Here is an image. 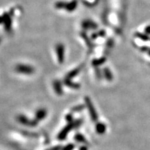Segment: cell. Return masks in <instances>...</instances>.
I'll list each match as a JSON object with an SVG mask.
<instances>
[{"mask_svg":"<svg viewBox=\"0 0 150 150\" xmlns=\"http://www.w3.org/2000/svg\"><path fill=\"white\" fill-rule=\"evenodd\" d=\"M15 70L19 74H25V75H31L35 72L34 67L31 65L27 64H18L16 66Z\"/></svg>","mask_w":150,"mask_h":150,"instance_id":"1","label":"cell"},{"mask_svg":"<svg viewBox=\"0 0 150 150\" xmlns=\"http://www.w3.org/2000/svg\"><path fill=\"white\" fill-rule=\"evenodd\" d=\"M85 103H86V106H87L90 115H91L92 120L94 122L97 121V120H98V115H97V112L96 111V109H95V106H93V103L91 102V99H90L88 97H85Z\"/></svg>","mask_w":150,"mask_h":150,"instance_id":"2","label":"cell"},{"mask_svg":"<svg viewBox=\"0 0 150 150\" xmlns=\"http://www.w3.org/2000/svg\"><path fill=\"white\" fill-rule=\"evenodd\" d=\"M56 52L57 54L58 61L60 64H63L65 61V46L63 43H58L56 45Z\"/></svg>","mask_w":150,"mask_h":150,"instance_id":"3","label":"cell"},{"mask_svg":"<svg viewBox=\"0 0 150 150\" xmlns=\"http://www.w3.org/2000/svg\"><path fill=\"white\" fill-rule=\"evenodd\" d=\"M17 120L18 121V122L22 124V125L28 127H35L38 123V122H37L35 120H30L24 115H19L17 117Z\"/></svg>","mask_w":150,"mask_h":150,"instance_id":"4","label":"cell"},{"mask_svg":"<svg viewBox=\"0 0 150 150\" xmlns=\"http://www.w3.org/2000/svg\"><path fill=\"white\" fill-rule=\"evenodd\" d=\"M73 122H70V123L67 124L66 126H65L64 128H63L61 131H60L59 135H58V139H59V140H65V138H66V137L67 136V135H68L69 133H70V131L74 129Z\"/></svg>","mask_w":150,"mask_h":150,"instance_id":"5","label":"cell"},{"mask_svg":"<svg viewBox=\"0 0 150 150\" xmlns=\"http://www.w3.org/2000/svg\"><path fill=\"white\" fill-rule=\"evenodd\" d=\"M81 26L83 29L86 30L97 29V27H98V26H97V24L95 23V22H94L93 21L90 20H84V21L82 22Z\"/></svg>","mask_w":150,"mask_h":150,"instance_id":"6","label":"cell"},{"mask_svg":"<svg viewBox=\"0 0 150 150\" xmlns=\"http://www.w3.org/2000/svg\"><path fill=\"white\" fill-rule=\"evenodd\" d=\"M47 115V111L45 108H39L36 111V112H35V120L37 122L41 121L46 117Z\"/></svg>","mask_w":150,"mask_h":150,"instance_id":"7","label":"cell"},{"mask_svg":"<svg viewBox=\"0 0 150 150\" xmlns=\"http://www.w3.org/2000/svg\"><path fill=\"white\" fill-rule=\"evenodd\" d=\"M53 88L55 93L58 95H62L63 93V86H62L61 82L59 80H56L53 82Z\"/></svg>","mask_w":150,"mask_h":150,"instance_id":"8","label":"cell"},{"mask_svg":"<svg viewBox=\"0 0 150 150\" xmlns=\"http://www.w3.org/2000/svg\"><path fill=\"white\" fill-rule=\"evenodd\" d=\"M78 6V1L77 0H72L70 2H67L66 8H65V10H66L67 12H73V11H75L77 8Z\"/></svg>","mask_w":150,"mask_h":150,"instance_id":"9","label":"cell"},{"mask_svg":"<svg viewBox=\"0 0 150 150\" xmlns=\"http://www.w3.org/2000/svg\"><path fill=\"white\" fill-rule=\"evenodd\" d=\"M81 69H82V65H80V66L76 67V68L74 69V70H71L70 72L66 75L65 79H72V78H74V76H76V75L79 74V72H81Z\"/></svg>","mask_w":150,"mask_h":150,"instance_id":"10","label":"cell"},{"mask_svg":"<svg viewBox=\"0 0 150 150\" xmlns=\"http://www.w3.org/2000/svg\"><path fill=\"white\" fill-rule=\"evenodd\" d=\"M63 83L67 87L70 88H72V89H79V88L81 87V85L79 83H74V82L72 81V80L71 79H65L64 81H63Z\"/></svg>","mask_w":150,"mask_h":150,"instance_id":"11","label":"cell"},{"mask_svg":"<svg viewBox=\"0 0 150 150\" xmlns=\"http://www.w3.org/2000/svg\"><path fill=\"white\" fill-rule=\"evenodd\" d=\"M4 23L5 24V29L6 30H11V25H12V20H11V16L8 14L6 13L4 15Z\"/></svg>","mask_w":150,"mask_h":150,"instance_id":"12","label":"cell"},{"mask_svg":"<svg viewBox=\"0 0 150 150\" xmlns=\"http://www.w3.org/2000/svg\"><path fill=\"white\" fill-rule=\"evenodd\" d=\"M103 76H104V78L108 81H111L113 79V76H112L111 71L108 67H105V68H104V70H103Z\"/></svg>","mask_w":150,"mask_h":150,"instance_id":"13","label":"cell"},{"mask_svg":"<svg viewBox=\"0 0 150 150\" xmlns=\"http://www.w3.org/2000/svg\"><path fill=\"white\" fill-rule=\"evenodd\" d=\"M106 127L104 124L102 122H99L96 125V131L99 134H104L106 131Z\"/></svg>","mask_w":150,"mask_h":150,"instance_id":"14","label":"cell"},{"mask_svg":"<svg viewBox=\"0 0 150 150\" xmlns=\"http://www.w3.org/2000/svg\"><path fill=\"white\" fill-rule=\"evenodd\" d=\"M106 58L102 57V58H100V59L93 60V62H92V64H93L94 67H98L99 66H100V65L104 64L105 62H106Z\"/></svg>","mask_w":150,"mask_h":150,"instance_id":"15","label":"cell"},{"mask_svg":"<svg viewBox=\"0 0 150 150\" xmlns=\"http://www.w3.org/2000/svg\"><path fill=\"white\" fill-rule=\"evenodd\" d=\"M67 2L65 1H59L55 3V8L57 9H65Z\"/></svg>","mask_w":150,"mask_h":150,"instance_id":"16","label":"cell"},{"mask_svg":"<svg viewBox=\"0 0 150 150\" xmlns=\"http://www.w3.org/2000/svg\"><path fill=\"white\" fill-rule=\"evenodd\" d=\"M74 140L78 142H84V143H86V138L84 137L83 135H82L81 134H76V135H75Z\"/></svg>","mask_w":150,"mask_h":150,"instance_id":"17","label":"cell"},{"mask_svg":"<svg viewBox=\"0 0 150 150\" xmlns=\"http://www.w3.org/2000/svg\"><path fill=\"white\" fill-rule=\"evenodd\" d=\"M105 34H106L105 31H104V30H102V31H99L98 33H95V34L92 35V38H93V40H95V39H96L98 36L103 37V36H104Z\"/></svg>","mask_w":150,"mask_h":150,"instance_id":"18","label":"cell"},{"mask_svg":"<svg viewBox=\"0 0 150 150\" xmlns=\"http://www.w3.org/2000/svg\"><path fill=\"white\" fill-rule=\"evenodd\" d=\"M85 108V106L83 105H79V106H76L72 108V110L73 112H80L82 110Z\"/></svg>","mask_w":150,"mask_h":150,"instance_id":"19","label":"cell"},{"mask_svg":"<svg viewBox=\"0 0 150 150\" xmlns=\"http://www.w3.org/2000/svg\"><path fill=\"white\" fill-rule=\"evenodd\" d=\"M95 75H96V77L98 79H102L103 76V72H101L100 69L99 67H96L95 69Z\"/></svg>","mask_w":150,"mask_h":150,"instance_id":"20","label":"cell"},{"mask_svg":"<svg viewBox=\"0 0 150 150\" xmlns=\"http://www.w3.org/2000/svg\"><path fill=\"white\" fill-rule=\"evenodd\" d=\"M82 123H83V121H82V120H81V119L76 120L73 122V125H74V129L79 128L81 125H82Z\"/></svg>","mask_w":150,"mask_h":150,"instance_id":"21","label":"cell"},{"mask_svg":"<svg viewBox=\"0 0 150 150\" xmlns=\"http://www.w3.org/2000/svg\"><path fill=\"white\" fill-rule=\"evenodd\" d=\"M75 147V145L74 144H72V143H70L68 144V145H65V147H63L62 148L61 150H73L74 149Z\"/></svg>","mask_w":150,"mask_h":150,"instance_id":"22","label":"cell"},{"mask_svg":"<svg viewBox=\"0 0 150 150\" xmlns=\"http://www.w3.org/2000/svg\"><path fill=\"white\" fill-rule=\"evenodd\" d=\"M82 36H83V39H84V40H86V44H87L88 47H89L90 48L92 47H93V44H92L91 41L89 39H88V38H87V36H86V35L85 34L82 35Z\"/></svg>","mask_w":150,"mask_h":150,"instance_id":"23","label":"cell"},{"mask_svg":"<svg viewBox=\"0 0 150 150\" xmlns=\"http://www.w3.org/2000/svg\"><path fill=\"white\" fill-rule=\"evenodd\" d=\"M65 120H66L67 122L68 123L70 122H73V117H72V114H68L65 116Z\"/></svg>","mask_w":150,"mask_h":150,"instance_id":"24","label":"cell"},{"mask_svg":"<svg viewBox=\"0 0 150 150\" xmlns=\"http://www.w3.org/2000/svg\"><path fill=\"white\" fill-rule=\"evenodd\" d=\"M61 149H62L61 146V145H57V146H55V147L50 148V149H49L47 150H61Z\"/></svg>","mask_w":150,"mask_h":150,"instance_id":"25","label":"cell"},{"mask_svg":"<svg viewBox=\"0 0 150 150\" xmlns=\"http://www.w3.org/2000/svg\"><path fill=\"white\" fill-rule=\"evenodd\" d=\"M79 150H88V147L86 146H82L79 148Z\"/></svg>","mask_w":150,"mask_h":150,"instance_id":"26","label":"cell"}]
</instances>
